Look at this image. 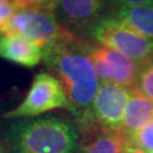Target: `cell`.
<instances>
[{
	"instance_id": "1",
	"label": "cell",
	"mask_w": 153,
	"mask_h": 153,
	"mask_svg": "<svg viewBox=\"0 0 153 153\" xmlns=\"http://www.w3.org/2000/svg\"><path fill=\"white\" fill-rule=\"evenodd\" d=\"M88 45L71 32L43 50L44 64L61 83L79 129L88 124L93 101L101 86Z\"/></svg>"
},
{
	"instance_id": "2",
	"label": "cell",
	"mask_w": 153,
	"mask_h": 153,
	"mask_svg": "<svg viewBox=\"0 0 153 153\" xmlns=\"http://www.w3.org/2000/svg\"><path fill=\"white\" fill-rule=\"evenodd\" d=\"M4 140L7 153H73L78 135L65 119L42 117L8 124Z\"/></svg>"
},
{
	"instance_id": "3",
	"label": "cell",
	"mask_w": 153,
	"mask_h": 153,
	"mask_svg": "<svg viewBox=\"0 0 153 153\" xmlns=\"http://www.w3.org/2000/svg\"><path fill=\"white\" fill-rule=\"evenodd\" d=\"M71 33L58 23L53 11L38 5H25L17 7L2 34L26 38L44 50Z\"/></svg>"
},
{
	"instance_id": "4",
	"label": "cell",
	"mask_w": 153,
	"mask_h": 153,
	"mask_svg": "<svg viewBox=\"0 0 153 153\" xmlns=\"http://www.w3.org/2000/svg\"><path fill=\"white\" fill-rule=\"evenodd\" d=\"M91 35L99 44L124 53L140 65L151 62L153 39L131 31L116 17L103 18L92 25Z\"/></svg>"
},
{
	"instance_id": "5",
	"label": "cell",
	"mask_w": 153,
	"mask_h": 153,
	"mask_svg": "<svg viewBox=\"0 0 153 153\" xmlns=\"http://www.w3.org/2000/svg\"><path fill=\"white\" fill-rule=\"evenodd\" d=\"M59 108L71 111V103L61 83L50 73H39L22 103L7 112L5 117L11 119L36 117Z\"/></svg>"
},
{
	"instance_id": "6",
	"label": "cell",
	"mask_w": 153,
	"mask_h": 153,
	"mask_svg": "<svg viewBox=\"0 0 153 153\" xmlns=\"http://www.w3.org/2000/svg\"><path fill=\"white\" fill-rule=\"evenodd\" d=\"M131 90L116 84L102 83L93 101L88 124L81 131L84 135L99 129H121Z\"/></svg>"
},
{
	"instance_id": "7",
	"label": "cell",
	"mask_w": 153,
	"mask_h": 153,
	"mask_svg": "<svg viewBox=\"0 0 153 153\" xmlns=\"http://www.w3.org/2000/svg\"><path fill=\"white\" fill-rule=\"evenodd\" d=\"M88 52L101 83L116 84L128 90L137 88L142 65L101 44H88Z\"/></svg>"
},
{
	"instance_id": "8",
	"label": "cell",
	"mask_w": 153,
	"mask_h": 153,
	"mask_svg": "<svg viewBox=\"0 0 153 153\" xmlns=\"http://www.w3.org/2000/svg\"><path fill=\"white\" fill-rule=\"evenodd\" d=\"M103 7L104 0H58L53 13L58 23L69 30L94 25Z\"/></svg>"
},
{
	"instance_id": "9",
	"label": "cell",
	"mask_w": 153,
	"mask_h": 153,
	"mask_svg": "<svg viewBox=\"0 0 153 153\" xmlns=\"http://www.w3.org/2000/svg\"><path fill=\"white\" fill-rule=\"evenodd\" d=\"M0 57L17 65L33 68L43 58V49L26 38L8 35L4 36Z\"/></svg>"
},
{
	"instance_id": "10",
	"label": "cell",
	"mask_w": 153,
	"mask_h": 153,
	"mask_svg": "<svg viewBox=\"0 0 153 153\" xmlns=\"http://www.w3.org/2000/svg\"><path fill=\"white\" fill-rule=\"evenodd\" d=\"M153 120V102L138 88L131 90V98L126 105L121 131L126 135L136 133Z\"/></svg>"
},
{
	"instance_id": "11",
	"label": "cell",
	"mask_w": 153,
	"mask_h": 153,
	"mask_svg": "<svg viewBox=\"0 0 153 153\" xmlns=\"http://www.w3.org/2000/svg\"><path fill=\"white\" fill-rule=\"evenodd\" d=\"M116 18L131 31L153 39V4L120 8Z\"/></svg>"
},
{
	"instance_id": "12",
	"label": "cell",
	"mask_w": 153,
	"mask_h": 153,
	"mask_svg": "<svg viewBox=\"0 0 153 153\" xmlns=\"http://www.w3.org/2000/svg\"><path fill=\"white\" fill-rule=\"evenodd\" d=\"M86 137L82 153H121L127 144V135L121 129H100Z\"/></svg>"
},
{
	"instance_id": "13",
	"label": "cell",
	"mask_w": 153,
	"mask_h": 153,
	"mask_svg": "<svg viewBox=\"0 0 153 153\" xmlns=\"http://www.w3.org/2000/svg\"><path fill=\"white\" fill-rule=\"evenodd\" d=\"M127 142L135 148L153 153V120L136 133L127 135Z\"/></svg>"
},
{
	"instance_id": "14",
	"label": "cell",
	"mask_w": 153,
	"mask_h": 153,
	"mask_svg": "<svg viewBox=\"0 0 153 153\" xmlns=\"http://www.w3.org/2000/svg\"><path fill=\"white\" fill-rule=\"evenodd\" d=\"M137 88L153 102V65L151 62L144 64L141 67Z\"/></svg>"
},
{
	"instance_id": "15",
	"label": "cell",
	"mask_w": 153,
	"mask_h": 153,
	"mask_svg": "<svg viewBox=\"0 0 153 153\" xmlns=\"http://www.w3.org/2000/svg\"><path fill=\"white\" fill-rule=\"evenodd\" d=\"M111 1H112L115 5L120 6V8H124V7H131V6L152 4L153 0H111Z\"/></svg>"
},
{
	"instance_id": "16",
	"label": "cell",
	"mask_w": 153,
	"mask_h": 153,
	"mask_svg": "<svg viewBox=\"0 0 153 153\" xmlns=\"http://www.w3.org/2000/svg\"><path fill=\"white\" fill-rule=\"evenodd\" d=\"M57 2H58V0H42L39 4H32V5H38L40 7H42V8H45V9H49V10L53 11Z\"/></svg>"
},
{
	"instance_id": "17",
	"label": "cell",
	"mask_w": 153,
	"mask_h": 153,
	"mask_svg": "<svg viewBox=\"0 0 153 153\" xmlns=\"http://www.w3.org/2000/svg\"><path fill=\"white\" fill-rule=\"evenodd\" d=\"M121 153H149V152L144 151L142 149L135 148V146H133L131 144H128V142H127V144L125 145V148H124Z\"/></svg>"
},
{
	"instance_id": "18",
	"label": "cell",
	"mask_w": 153,
	"mask_h": 153,
	"mask_svg": "<svg viewBox=\"0 0 153 153\" xmlns=\"http://www.w3.org/2000/svg\"><path fill=\"white\" fill-rule=\"evenodd\" d=\"M13 2H15L17 6H24L26 4V0H10Z\"/></svg>"
},
{
	"instance_id": "19",
	"label": "cell",
	"mask_w": 153,
	"mask_h": 153,
	"mask_svg": "<svg viewBox=\"0 0 153 153\" xmlns=\"http://www.w3.org/2000/svg\"><path fill=\"white\" fill-rule=\"evenodd\" d=\"M40 1H42V0H26V4L25 5H32V4H39ZM24 5V6H25Z\"/></svg>"
},
{
	"instance_id": "20",
	"label": "cell",
	"mask_w": 153,
	"mask_h": 153,
	"mask_svg": "<svg viewBox=\"0 0 153 153\" xmlns=\"http://www.w3.org/2000/svg\"><path fill=\"white\" fill-rule=\"evenodd\" d=\"M0 153H6V150L4 149V146H2L1 143H0Z\"/></svg>"
},
{
	"instance_id": "21",
	"label": "cell",
	"mask_w": 153,
	"mask_h": 153,
	"mask_svg": "<svg viewBox=\"0 0 153 153\" xmlns=\"http://www.w3.org/2000/svg\"><path fill=\"white\" fill-rule=\"evenodd\" d=\"M8 1H9V0H0V7H1V6H4L6 2H8Z\"/></svg>"
},
{
	"instance_id": "22",
	"label": "cell",
	"mask_w": 153,
	"mask_h": 153,
	"mask_svg": "<svg viewBox=\"0 0 153 153\" xmlns=\"http://www.w3.org/2000/svg\"><path fill=\"white\" fill-rule=\"evenodd\" d=\"M2 41H4V36L1 35V33H0V50H1V45H2Z\"/></svg>"
},
{
	"instance_id": "23",
	"label": "cell",
	"mask_w": 153,
	"mask_h": 153,
	"mask_svg": "<svg viewBox=\"0 0 153 153\" xmlns=\"http://www.w3.org/2000/svg\"><path fill=\"white\" fill-rule=\"evenodd\" d=\"M151 64L153 65V57H152V59H151Z\"/></svg>"
}]
</instances>
